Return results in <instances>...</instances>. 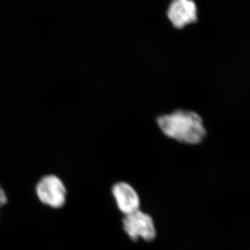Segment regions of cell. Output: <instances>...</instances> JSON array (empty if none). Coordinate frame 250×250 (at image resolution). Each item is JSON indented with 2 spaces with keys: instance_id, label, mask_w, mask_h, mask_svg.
Here are the masks:
<instances>
[{
  "instance_id": "1",
  "label": "cell",
  "mask_w": 250,
  "mask_h": 250,
  "mask_svg": "<svg viewBox=\"0 0 250 250\" xmlns=\"http://www.w3.org/2000/svg\"><path fill=\"white\" fill-rule=\"evenodd\" d=\"M157 124L167 137L186 144L201 143L206 136L203 120L194 111L177 110L158 118Z\"/></svg>"
},
{
  "instance_id": "3",
  "label": "cell",
  "mask_w": 250,
  "mask_h": 250,
  "mask_svg": "<svg viewBox=\"0 0 250 250\" xmlns=\"http://www.w3.org/2000/svg\"><path fill=\"white\" fill-rule=\"evenodd\" d=\"M38 197L42 203L53 208H60L65 202L66 190L62 181L52 174L45 176L36 187Z\"/></svg>"
},
{
  "instance_id": "5",
  "label": "cell",
  "mask_w": 250,
  "mask_h": 250,
  "mask_svg": "<svg viewBox=\"0 0 250 250\" xmlns=\"http://www.w3.org/2000/svg\"><path fill=\"white\" fill-rule=\"evenodd\" d=\"M112 194L118 209L124 215L140 209L141 198L138 192L127 182H120L112 187Z\"/></svg>"
},
{
  "instance_id": "2",
  "label": "cell",
  "mask_w": 250,
  "mask_h": 250,
  "mask_svg": "<svg viewBox=\"0 0 250 250\" xmlns=\"http://www.w3.org/2000/svg\"><path fill=\"white\" fill-rule=\"evenodd\" d=\"M123 226L125 232L134 241L139 239L152 241L157 233L152 217L141 209L125 215Z\"/></svg>"
},
{
  "instance_id": "4",
  "label": "cell",
  "mask_w": 250,
  "mask_h": 250,
  "mask_svg": "<svg viewBox=\"0 0 250 250\" xmlns=\"http://www.w3.org/2000/svg\"><path fill=\"white\" fill-rule=\"evenodd\" d=\"M167 17L175 29H182L197 21V7L193 0H172Z\"/></svg>"
},
{
  "instance_id": "6",
  "label": "cell",
  "mask_w": 250,
  "mask_h": 250,
  "mask_svg": "<svg viewBox=\"0 0 250 250\" xmlns=\"http://www.w3.org/2000/svg\"><path fill=\"white\" fill-rule=\"evenodd\" d=\"M7 202L6 194L3 190L2 188L0 187V208L2 207Z\"/></svg>"
}]
</instances>
